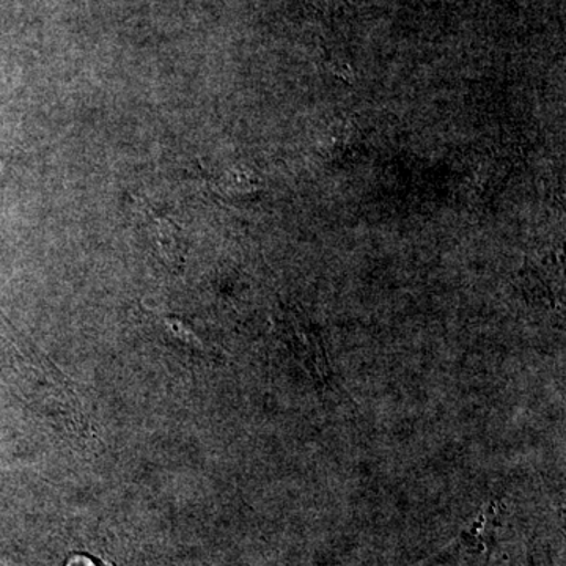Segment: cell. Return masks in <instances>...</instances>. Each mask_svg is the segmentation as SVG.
Listing matches in <instances>:
<instances>
[{
	"mask_svg": "<svg viewBox=\"0 0 566 566\" xmlns=\"http://www.w3.org/2000/svg\"><path fill=\"white\" fill-rule=\"evenodd\" d=\"M66 566H98L95 564V562L92 560V558H88L87 556H74L71 557L69 560V564Z\"/></svg>",
	"mask_w": 566,
	"mask_h": 566,
	"instance_id": "6da1fadb",
	"label": "cell"
}]
</instances>
